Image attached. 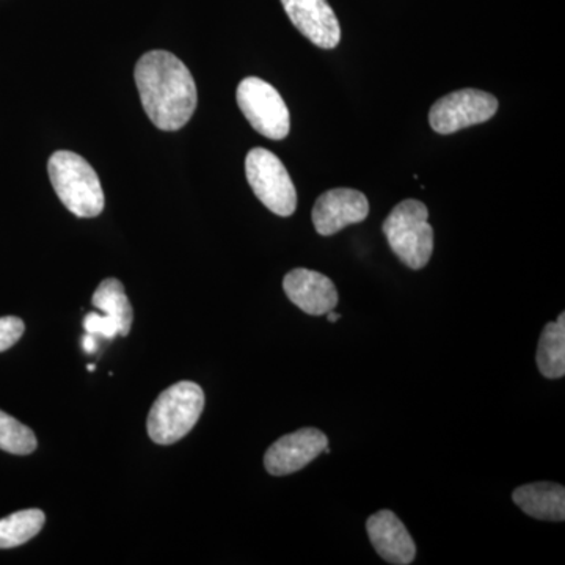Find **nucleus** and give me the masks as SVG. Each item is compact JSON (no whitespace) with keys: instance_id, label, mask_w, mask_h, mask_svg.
<instances>
[{"instance_id":"nucleus-1","label":"nucleus","mask_w":565,"mask_h":565,"mask_svg":"<svg viewBox=\"0 0 565 565\" xmlns=\"http://www.w3.org/2000/svg\"><path fill=\"white\" fill-rule=\"evenodd\" d=\"M137 88L141 106L161 131H178L188 125L199 104L195 81L188 66L167 51H150L137 62Z\"/></svg>"},{"instance_id":"nucleus-2","label":"nucleus","mask_w":565,"mask_h":565,"mask_svg":"<svg viewBox=\"0 0 565 565\" xmlns=\"http://www.w3.org/2000/svg\"><path fill=\"white\" fill-rule=\"evenodd\" d=\"M51 184L70 212L82 218L98 217L104 211L102 181L95 169L73 151H55L47 162Z\"/></svg>"},{"instance_id":"nucleus-3","label":"nucleus","mask_w":565,"mask_h":565,"mask_svg":"<svg viewBox=\"0 0 565 565\" xmlns=\"http://www.w3.org/2000/svg\"><path fill=\"white\" fill-rule=\"evenodd\" d=\"M204 393L193 382H178L161 393L148 415V435L154 444L173 445L191 433L203 414Z\"/></svg>"},{"instance_id":"nucleus-4","label":"nucleus","mask_w":565,"mask_h":565,"mask_svg":"<svg viewBox=\"0 0 565 565\" xmlns=\"http://www.w3.org/2000/svg\"><path fill=\"white\" fill-rule=\"evenodd\" d=\"M382 230L394 255L405 266L419 270L429 263L434 252V228L426 204L418 200H405L397 204Z\"/></svg>"},{"instance_id":"nucleus-5","label":"nucleus","mask_w":565,"mask_h":565,"mask_svg":"<svg viewBox=\"0 0 565 565\" xmlns=\"http://www.w3.org/2000/svg\"><path fill=\"white\" fill-rule=\"evenodd\" d=\"M245 174L253 193L274 214L289 217L297 210L296 185L280 159L266 148H253L245 158Z\"/></svg>"},{"instance_id":"nucleus-6","label":"nucleus","mask_w":565,"mask_h":565,"mask_svg":"<svg viewBox=\"0 0 565 565\" xmlns=\"http://www.w3.org/2000/svg\"><path fill=\"white\" fill-rule=\"evenodd\" d=\"M237 106L252 128L270 140H282L291 131V115L280 93L259 77H245L236 92Z\"/></svg>"},{"instance_id":"nucleus-7","label":"nucleus","mask_w":565,"mask_h":565,"mask_svg":"<svg viewBox=\"0 0 565 565\" xmlns=\"http://www.w3.org/2000/svg\"><path fill=\"white\" fill-rule=\"evenodd\" d=\"M498 99L490 93L465 88L449 93L430 107L429 122L435 132L455 134L489 121L497 114Z\"/></svg>"},{"instance_id":"nucleus-8","label":"nucleus","mask_w":565,"mask_h":565,"mask_svg":"<svg viewBox=\"0 0 565 565\" xmlns=\"http://www.w3.org/2000/svg\"><path fill=\"white\" fill-rule=\"evenodd\" d=\"M327 446L329 438L326 434L305 427L275 441L264 456V467L274 476L292 475L313 462Z\"/></svg>"},{"instance_id":"nucleus-9","label":"nucleus","mask_w":565,"mask_h":565,"mask_svg":"<svg viewBox=\"0 0 565 565\" xmlns=\"http://www.w3.org/2000/svg\"><path fill=\"white\" fill-rule=\"evenodd\" d=\"M282 9L297 31L322 50H333L341 41V25L327 0H281Z\"/></svg>"},{"instance_id":"nucleus-10","label":"nucleus","mask_w":565,"mask_h":565,"mask_svg":"<svg viewBox=\"0 0 565 565\" xmlns=\"http://www.w3.org/2000/svg\"><path fill=\"white\" fill-rule=\"evenodd\" d=\"M370 214L366 195L353 189H332L322 193L313 207L316 232L332 236L353 223L363 222Z\"/></svg>"},{"instance_id":"nucleus-11","label":"nucleus","mask_w":565,"mask_h":565,"mask_svg":"<svg viewBox=\"0 0 565 565\" xmlns=\"http://www.w3.org/2000/svg\"><path fill=\"white\" fill-rule=\"evenodd\" d=\"M282 289L289 300L307 315H327L338 303V291L333 281L316 270H291L282 280Z\"/></svg>"},{"instance_id":"nucleus-12","label":"nucleus","mask_w":565,"mask_h":565,"mask_svg":"<svg viewBox=\"0 0 565 565\" xmlns=\"http://www.w3.org/2000/svg\"><path fill=\"white\" fill-rule=\"evenodd\" d=\"M367 535L375 552L386 563L407 565L414 563L416 545L399 516L392 511H379L366 523Z\"/></svg>"},{"instance_id":"nucleus-13","label":"nucleus","mask_w":565,"mask_h":565,"mask_svg":"<svg viewBox=\"0 0 565 565\" xmlns=\"http://www.w3.org/2000/svg\"><path fill=\"white\" fill-rule=\"evenodd\" d=\"M514 503L526 515L548 522H564L565 489L553 482H535L519 487L512 494Z\"/></svg>"},{"instance_id":"nucleus-14","label":"nucleus","mask_w":565,"mask_h":565,"mask_svg":"<svg viewBox=\"0 0 565 565\" xmlns=\"http://www.w3.org/2000/svg\"><path fill=\"white\" fill-rule=\"evenodd\" d=\"M537 366L546 379H561L565 374V315L556 322L546 323L537 349Z\"/></svg>"},{"instance_id":"nucleus-15","label":"nucleus","mask_w":565,"mask_h":565,"mask_svg":"<svg viewBox=\"0 0 565 565\" xmlns=\"http://www.w3.org/2000/svg\"><path fill=\"white\" fill-rule=\"evenodd\" d=\"M92 303L103 311V315L110 316L120 327L121 337H128L132 329L134 313L131 302L126 296L125 286L117 278H106L99 282Z\"/></svg>"},{"instance_id":"nucleus-16","label":"nucleus","mask_w":565,"mask_h":565,"mask_svg":"<svg viewBox=\"0 0 565 565\" xmlns=\"http://www.w3.org/2000/svg\"><path fill=\"white\" fill-rule=\"evenodd\" d=\"M46 515L40 509H25L0 520V548H17L28 544L43 530Z\"/></svg>"},{"instance_id":"nucleus-17","label":"nucleus","mask_w":565,"mask_h":565,"mask_svg":"<svg viewBox=\"0 0 565 565\" xmlns=\"http://www.w3.org/2000/svg\"><path fill=\"white\" fill-rule=\"evenodd\" d=\"M35 434L31 427L0 411V449L10 455L28 456L36 449Z\"/></svg>"},{"instance_id":"nucleus-18","label":"nucleus","mask_w":565,"mask_h":565,"mask_svg":"<svg viewBox=\"0 0 565 565\" xmlns=\"http://www.w3.org/2000/svg\"><path fill=\"white\" fill-rule=\"evenodd\" d=\"M84 329L87 333L107 338V340H114L117 334H120L117 321L107 315L88 313L84 319Z\"/></svg>"},{"instance_id":"nucleus-19","label":"nucleus","mask_w":565,"mask_h":565,"mask_svg":"<svg viewBox=\"0 0 565 565\" xmlns=\"http://www.w3.org/2000/svg\"><path fill=\"white\" fill-rule=\"evenodd\" d=\"M25 326L17 316L0 318V352L9 351L24 334Z\"/></svg>"},{"instance_id":"nucleus-20","label":"nucleus","mask_w":565,"mask_h":565,"mask_svg":"<svg viewBox=\"0 0 565 565\" xmlns=\"http://www.w3.org/2000/svg\"><path fill=\"white\" fill-rule=\"evenodd\" d=\"M82 348L87 353H95L98 351V341H96V334L87 333L82 338Z\"/></svg>"},{"instance_id":"nucleus-21","label":"nucleus","mask_w":565,"mask_h":565,"mask_svg":"<svg viewBox=\"0 0 565 565\" xmlns=\"http://www.w3.org/2000/svg\"><path fill=\"white\" fill-rule=\"evenodd\" d=\"M327 316H329V322H332V323L338 322L341 319V315L333 313V311H329V313H327Z\"/></svg>"},{"instance_id":"nucleus-22","label":"nucleus","mask_w":565,"mask_h":565,"mask_svg":"<svg viewBox=\"0 0 565 565\" xmlns=\"http://www.w3.org/2000/svg\"><path fill=\"white\" fill-rule=\"evenodd\" d=\"M96 370V366L95 364H88V371H90V373H93V371Z\"/></svg>"}]
</instances>
